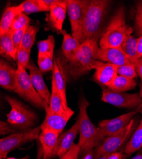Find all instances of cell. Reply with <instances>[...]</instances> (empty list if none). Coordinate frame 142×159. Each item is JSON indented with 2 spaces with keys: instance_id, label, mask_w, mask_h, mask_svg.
<instances>
[{
  "instance_id": "cell-1",
  "label": "cell",
  "mask_w": 142,
  "mask_h": 159,
  "mask_svg": "<svg viewBox=\"0 0 142 159\" xmlns=\"http://www.w3.org/2000/svg\"><path fill=\"white\" fill-rule=\"evenodd\" d=\"M89 102L84 96H81L79 102V120L80 122L79 140L78 145L80 148V155L95 149L105 139L98 127L90 120L87 114Z\"/></svg>"
},
{
  "instance_id": "cell-2",
  "label": "cell",
  "mask_w": 142,
  "mask_h": 159,
  "mask_svg": "<svg viewBox=\"0 0 142 159\" xmlns=\"http://www.w3.org/2000/svg\"><path fill=\"white\" fill-rule=\"evenodd\" d=\"M133 32V29L126 24L124 8L121 7L103 31L99 39V48H119Z\"/></svg>"
},
{
  "instance_id": "cell-3",
  "label": "cell",
  "mask_w": 142,
  "mask_h": 159,
  "mask_svg": "<svg viewBox=\"0 0 142 159\" xmlns=\"http://www.w3.org/2000/svg\"><path fill=\"white\" fill-rule=\"evenodd\" d=\"M112 2L108 0H91L82 29L80 43L86 39L99 38L103 33L101 29Z\"/></svg>"
},
{
  "instance_id": "cell-4",
  "label": "cell",
  "mask_w": 142,
  "mask_h": 159,
  "mask_svg": "<svg viewBox=\"0 0 142 159\" xmlns=\"http://www.w3.org/2000/svg\"><path fill=\"white\" fill-rule=\"evenodd\" d=\"M99 38L86 39L76 52L74 57L67 61L66 71L71 78L77 79L93 70L92 64L95 60V52L99 48Z\"/></svg>"
},
{
  "instance_id": "cell-5",
  "label": "cell",
  "mask_w": 142,
  "mask_h": 159,
  "mask_svg": "<svg viewBox=\"0 0 142 159\" xmlns=\"http://www.w3.org/2000/svg\"><path fill=\"white\" fill-rule=\"evenodd\" d=\"M138 124V118H133L124 128L116 132L115 134L107 137L94 149L95 159H98L103 155L118 152L121 151V149L123 150Z\"/></svg>"
},
{
  "instance_id": "cell-6",
  "label": "cell",
  "mask_w": 142,
  "mask_h": 159,
  "mask_svg": "<svg viewBox=\"0 0 142 159\" xmlns=\"http://www.w3.org/2000/svg\"><path fill=\"white\" fill-rule=\"evenodd\" d=\"M5 99L11 107L7 115L8 123L21 130L31 129L35 125L38 117L33 111L14 98L5 96Z\"/></svg>"
},
{
  "instance_id": "cell-7",
  "label": "cell",
  "mask_w": 142,
  "mask_h": 159,
  "mask_svg": "<svg viewBox=\"0 0 142 159\" xmlns=\"http://www.w3.org/2000/svg\"><path fill=\"white\" fill-rule=\"evenodd\" d=\"M41 126L14 132L0 139V159H6L7 155L22 145L39 139Z\"/></svg>"
},
{
  "instance_id": "cell-8",
  "label": "cell",
  "mask_w": 142,
  "mask_h": 159,
  "mask_svg": "<svg viewBox=\"0 0 142 159\" xmlns=\"http://www.w3.org/2000/svg\"><path fill=\"white\" fill-rule=\"evenodd\" d=\"M17 89L16 93L37 108L45 110V106L47 104L35 90L26 70L17 64Z\"/></svg>"
},
{
  "instance_id": "cell-9",
  "label": "cell",
  "mask_w": 142,
  "mask_h": 159,
  "mask_svg": "<svg viewBox=\"0 0 142 159\" xmlns=\"http://www.w3.org/2000/svg\"><path fill=\"white\" fill-rule=\"evenodd\" d=\"M67 12L70 22L72 36L80 42L83 25L88 7L89 0H66Z\"/></svg>"
},
{
  "instance_id": "cell-10",
  "label": "cell",
  "mask_w": 142,
  "mask_h": 159,
  "mask_svg": "<svg viewBox=\"0 0 142 159\" xmlns=\"http://www.w3.org/2000/svg\"><path fill=\"white\" fill-rule=\"evenodd\" d=\"M101 101L118 108L136 109L141 101L139 94H127L102 87Z\"/></svg>"
},
{
  "instance_id": "cell-11",
  "label": "cell",
  "mask_w": 142,
  "mask_h": 159,
  "mask_svg": "<svg viewBox=\"0 0 142 159\" xmlns=\"http://www.w3.org/2000/svg\"><path fill=\"white\" fill-rule=\"evenodd\" d=\"M45 116L41 126V130L50 129L61 134L70 119L74 114V111L70 108L63 113H56L52 111L47 104L45 108Z\"/></svg>"
},
{
  "instance_id": "cell-12",
  "label": "cell",
  "mask_w": 142,
  "mask_h": 159,
  "mask_svg": "<svg viewBox=\"0 0 142 159\" xmlns=\"http://www.w3.org/2000/svg\"><path fill=\"white\" fill-rule=\"evenodd\" d=\"M118 67L112 64L94 60L92 64L93 70H95L93 78L98 84L108 87L118 76Z\"/></svg>"
},
{
  "instance_id": "cell-13",
  "label": "cell",
  "mask_w": 142,
  "mask_h": 159,
  "mask_svg": "<svg viewBox=\"0 0 142 159\" xmlns=\"http://www.w3.org/2000/svg\"><path fill=\"white\" fill-rule=\"evenodd\" d=\"M137 113L132 111L116 118L102 120L99 123L98 128L105 138L120 131L130 123Z\"/></svg>"
},
{
  "instance_id": "cell-14",
  "label": "cell",
  "mask_w": 142,
  "mask_h": 159,
  "mask_svg": "<svg viewBox=\"0 0 142 159\" xmlns=\"http://www.w3.org/2000/svg\"><path fill=\"white\" fill-rule=\"evenodd\" d=\"M95 60L104 61L117 66L131 63L121 47L119 48H98L94 56Z\"/></svg>"
},
{
  "instance_id": "cell-15",
  "label": "cell",
  "mask_w": 142,
  "mask_h": 159,
  "mask_svg": "<svg viewBox=\"0 0 142 159\" xmlns=\"http://www.w3.org/2000/svg\"><path fill=\"white\" fill-rule=\"evenodd\" d=\"M79 129L80 122L78 118L70 129L59 135L55 150V156L60 158L71 149L76 137L79 134Z\"/></svg>"
},
{
  "instance_id": "cell-16",
  "label": "cell",
  "mask_w": 142,
  "mask_h": 159,
  "mask_svg": "<svg viewBox=\"0 0 142 159\" xmlns=\"http://www.w3.org/2000/svg\"><path fill=\"white\" fill-rule=\"evenodd\" d=\"M0 85L3 89L15 92L17 89V69L3 59L0 61Z\"/></svg>"
},
{
  "instance_id": "cell-17",
  "label": "cell",
  "mask_w": 142,
  "mask_h": 159,
  "mask_svg": "<svg viewBox=\"0 0 142 159\" xmlns=\"http://www.w3.org/2000/svg\"><path fill=\"white\" fill-rule=\"evenodd\" d=\"M60 134L59 132L50 129L41 130L38 141L42 148V159H51L55 156V150Z\"/></svg>"
},
{
  "instance_id": "cell-18",
  "label": "cell",
  "mask_w": 142,
  "mask_h": 159,
  "mask_svg": "<svg viewBox=\"0 0 142 159\" xmlns=\"http://www.w3.org/2000/svg\"><path fill=\"white\" fill-rule=\"evenodd\" d=\"M28 70L30 71V77L33 87L38 94L45 100L48 105H49L51 92H50L44 81L42 72L36 67V66H35L33 62H30Z\"/></svg>"
},
{
  "instance_id": "cell-19",
  "label": "cell",
  "mask_w": 142,
  "mask_h": 159,
  "mask_svg": "<svg viewBox=\"0 0 142 159\" xmlns=\"http://www.w3.org/2000/svg\"><path fill=\"white\" fill-rule=\"evenodd\" d=\"M67 13L66 0H57L50 8L48 22L55 30L61 32Z\"/></svg>"
},
{
  "instance_id": "cell-20",
  "label": "cell",
  "mask_w": 142,
  "mask_h": 159,
  "mask_svg": "<svg viewBox=\"0 0 142 159\" xmlns=\"http://www.w3.org/2000/svg\"><path fill=\"white\" fill-rule=\"evenodd\" d=\"M60 33L63 36L61 49L66 61H68L74 57L76 52H78L81 43L78 39L75 38L66 30H62Z\"/></svg>"
},
{
  "instance_id": "cell-21",
  "label": "cell",
  "mask_w": 142,
  "mask_h": 159,
  "mask_svg": "<svg viewBox=\"0 0 142 159\" xmlns=\"http://www.w3.org/2000/svg\"><path fill=\"white\" fill-rule=\"evenodd\" d=\"M52 78L54 79L57 89L62 99L64 107L66 110H69L70 108L68 107L66 94V78H64L60 63L56 60L54 61V70Z\"/></svg>"
},
{
  "instance_id": "cell-22",
  "label": "cell",
  "mask_w": 142,
  "mask_h": 159,
  "mask_svg": "<svg viewBox=\"0 0 142 159\" xmlns=\"http://www.w3.org/2000/svg\"><path fill=\"white\" fill-rule=\"evenodd\" d=\"M12 33L13 31L10 30L3 35H0V52L2 56L16 61L17 50L13 42Z\"/></svg>"
},
{
  "instance_id": "cell-23",
  "label": "cell",
  "mask_w": 142,
  "mask_h": 159,
  "mask_svg": "<svg viewBox=\"0 0 142 159\" xmlns=\"http://www.w3.org/2000/svg\"><path fill=\"white\" fill-rule=\"evenodd\" d=\"M22 12L20 5L7 7L2 15L0 22V35H3L10 30L16 16Z\"/></svg>"
},
{
  "instance_id": "cell-24",
  "label": "cell",
  "mask_w": 142,
  "mask_h": 159,
  "mask_svg": "<svg viewBox=\"0 0 142 159\" xmlns=\"http://www.w3.org/2000/svg\"><path fill=\"white\" fill-rule=\"evenodd\" d=\"M142 147V120L133 132L130 139L124 147L123 151L125 154L130 156L140 150Z\"/></svg>"
},
{
  "instance_id": "cell-25",
  "label": "cell",
  "mask_w": 142,
  "mask_h": 159,
  "mask_svg": "<svg viewBox=\"0 0 142 159\" xmlns=\"http://www.w3.org/2000/svg\"><path fill=\"white\" fill-rule=\"evenodd\" d=\"M48 106L50 110L56 113H63L68 110L64 107L62 99L57 89L55 82L53 78H52L51 84L50 101Z\"/></svg>"
},
{
  "instance_id": "cell-26",
  "label": "cell",
  "mask_w": 142,
  "mask_h": 159,
  "mask_svg": "<svg viewBox=\"0 0 142 159\" xmlns=\"http://www.w3.org/2000/svg\"><path fill=\"white\" fill-rule=\"evenodd\" d=\"M136 85L137 84L135 79L118 75L112 84L107 88L115 92H124L133 89Z\"/></svg>"
},
{
  "instance_id": "cell-27",
  "label": "cell",
  "mask_w": 142,
  "mask_h": 159,
  "mask_svg": "<svg viewBox=\"0 0 142 159\" xmlns=\"http://www.w3.org/2000/svg\"><path fill=\"white\" fill-rule=\"evenodd\" d=\"M19 5L22 12L26 15L37 12L50 11V9L45 4L44 0H26Z\"/></svg>"
},
{
  "instance_id": "cell-28",
  "label": "cell",
  "mask_w": 142,
  "mask_h": 159,
  "mask_svg": "<svg viewBox=\"0 0 142 159\" xmlns=\"http://www.w3.org/2000/svg\"><path fill=\"white\" fill-rule=\"evenodd\" d=\"M121 48L130 62L135 64L138 59L137 54V39L132 36V34L130 35L125 39Z\"/></svg>"
},
{
  "instance_id": "cell-29",
  "label": "cell",
  "mask_w": 142,
  "mask_h": 159,
  "mask_svg": "<svg viewBox=\"0 0 142 159\" xmlns=\"http://www.w3.org/2000/svg\"><path fill=\"white\" fill-rule=\"evenodd\" d=\"M55 39L53 35L48 36V38L38 42V54L54 57V51L55 48Z\"/></svg>"
},
{
  "instance_id": "cell-30",
  "label": "cell",
  "mask_w": 142,
  "mask_h": 159,
  "mask_svg": "<svg viewBox=\"0 0 142 159\" xmlns=\"http://www.w3.org/2000/svg\"><path fill=\"white\" fill-rule=\"evenodd\" d=\"M39 28L36 26L29 25L24 33L21 47L31 51L35 42L36 34Z\"/></svg>"
},
{
  "instance_id": "cell-31",
  "label": "cell",
  "mask_w": 142,
  "mask_h": 159,
  "mask_svg": "<svg viewBox=\"0 0 142 159\" xmlns=\"http://www.w3.org/2000/svg\"><path fill=\"white\" fill-rule=\"evenodd\" d=\"M37 63L38 68L42 73H47L54 70L53 57L50 56L38 54Z\"/></svg>"
},
{
  "instance_id": "cell-32",
  "label": "cell",
  "mask_w": 142,
  "mask_h": 159,
  "mask_svg": "<svg viewBox=\"0 0 142 159\" xmlns=\"http://www.w3.org/2000/svg\"><path fill=\"white\" fill-rule=\"evenodd\" d=\"M30 21L31 19L28 16V15L25 14L24 13H21V14L16 16L14 22H13L11 26V30L13 31H14L17 30L26 29L30 25L29 24Z\"/></svg>"
},
{
  "instance_id": "cell-33",
  "label": "cell",
  "mask_w": 142,
  "mask_h": 159,
  "mask_svg": "<svg viewBox=\"0 0 142 159\" xmlns=\"http://www.w3.org/2000/svg\"><path fill=\"white\" fill-rule=\"evenodd\" d=\"M30 53L31 51L28 50L22 47H20L17 54L16 61L17 62V64L20 65L25 70L28 69L30 64Z\"/></svg>"
},
{
  "instance_id": "cell-34",
  "label": "cell",
  "mask_w": 142,
  "mask_h": 159,
  "mask_svg": "<svg viewBox=\"0 0 142 159\" xmlns=\"http://www.w3.org/2000/svg\"><path fill=\"white\" fill-rule=\"evenodd\" d=\"M118 75L129 78L135 79L137 77V73L135 69V64L130 63L124 64L118 67Z\"/></svg>"
},
{
  "instance_id": "cell-35",
  "label": "cell",
  "mask_w": 142,
  "mask_h": 159,
  "mask_svg": "<svg viewBox=\"0 0 142 159\" xmlns=\"http://www.w3.org/2000/svg\"><path fill=\"white\" fill-rule=\"evenodd\" d=\"M26 29H23V30H20L13 31V33H12L13 42H14V44L15 47H16V50H17V52L21 45L22 39H23L24 33H25Z\"/></svg>"
},
{
  "instance_id": "cell-36",
  "label": "cell",
  "mask_w": 142,
  "mask_h": 159,
  "mask_svg": "<svg viewBox=\"0 0 142 159\" xmlns=\"http://www.w3.org/2000/svg\"><path fill=\"white\" fill-rule=\"evenodd\" d=\"M80 153V148L79 146L74 144L71 149L59 159H79Z\"/></svg>"
},
{
  "instance_id": "cell-37",
  "label": "cell",
  "mask_w": 142,
  "mask_h": 159,
  "mask_svg": "<svg viewBox=\"0 0 142 159\" xmlns=\"http://www.w3.org/2000/svg\"><path fill=\"white\" fill-rule=\"evenodd\" d=\"M16 130L12 127V126L8 122L1 121L0 122V134L1 135H6L9 134H13L12 132H15Z\"/></svg>"
},
{
  "instance_id": "cell-38",
  "label": "cell",
  "mask_w": 142,
  "mask_h": 159,
  "mask_svg": "<svg viewBox=\"0 0 142 159\" xmlns=\"http://www.w3.org/2000/svg\"><path fill=\"white\" fill-rule=\"evenodd\" d=\"M135 23L136 25L142 24V2L139 3L136 7Z\"/></svg>"
},
{
  "instance_id": "cell-39",
  "label": "cell",
  "mask_w": 142,
  "mask_h": 159,
  "mask_svg": "<svg viewBox=\"0 0 142 159\" xmlns=\"http://www.w3.org/2000/svg\"><path fill=\"white\" fill-rule=\"evenodd\" d=\"M128 156L124 153L123 150L110 154L107 159H126Z\"/></svg>"
},
{
  "instance_id": "cell-40",
  "label": "cell",
  "mask_w": 142,
  "mask_h": 159,
  "mask_svg": "<svg viewBox=\"0 0 142 159\" xmlns=\"http://www.w3.org/2000/svg\"><path fill=\"white\" fill-rule=\"evenodd\" d=\"M135 69L137 74L142 80V57L138 59L135 63Z\"/></svg>"
},
{
  "instance_id": "cell-41",
  "label": "cell",
  "mask_w": 142,
  "mask_h": 159,
  "mask_svg": "<svg viewBox=\"0 0 142 159\" xmlns=\"http://www.w3.org/2000/svg\"><path fill=\"white\" fill-rule=\"evenodd\" d=\"M82 157L81 159H95V150H91L80 155Z\"/></svg>"
},
{
  "instance_id": "cell-42",
  "label": "cell",
  "mask_w": 142,
  "mask_h": 159,
  "mask_svg": "<svg viewBox=\"0 0 142 159\" xmlns=\"http://www.w3.org/2000/svg\"><path fill=\"white\" fill-rule=\"evenodd\" d=\"M137 54L138 59L142 57V35L137 39Z\"/></svg>"
},
{
  "instance_id": "cell-43",
  "label": "cell",
  "mask_w": 142,
  "mask_h": 159,
  "mask_svg": "<svg viewBox=\"0 0 142 159\" xmlns=\"http://www.w3.org/2000/svg\"><path fill=\"white\" fill-rule=\"evenodd\" d=\"M38 153H37V158L36 159H42L43 158V151L42 148L40 143H38Z\"/></svg>"
},
{
  "instance_id": "cell-44",
  "label": "cell",
  "mask_w": 142,
  "mask_h": 159,
  "mask_svg": "<svg viewBox=\"0 0 142 159\" xmlns=\"http://www.w3.org/2000/svg\"><path fill=\"white\" fill-rule=\"evenodd\" d=\"M136 29L137 34L140 35V36H141L142 35V24L136 25Z\"/></svg>"
},
{
  "instance_id": "cell-45",
  "label": "cell",
  "mask_w": 142,
  "mask_h": 159,
  "mask_svg": "<svg viewBox=\"0 0 142 159\" xmlns=\"http://www.w3.org/2000/svg\"><path fill=\"white\" fill-rule=\"evenodd\" d=\"M135 111L136 113H140L142 114V98H141V101L140 103V104L138 106V107L135 109Z\"/></svg>"
},
{
  "instance_id": "cell-46",
  "label": "cell",
  "mask_w": 142,
  "mask_h": 159,
  "mask_svg": "<svg viewBox=\"0 0 142 159\" xmlns=\"http://www.w3.org/2000/svg\"><path fill=\"white\" fill-rule=\"evenodd\" d=\"M131 159H142V149Z\"/></svg>"
},
{
  "instance_id": "cell-47",
  "label": "cell",
  "mask_w": 142,
  "mask_h": 159,
  "mask_svg": "<svg viewBox=\"0 0 142 159\" xmlns=\"http://www.w3.org/2000/svg\"><path fill=\"white\" fill-rule=\"evenodd\" d=\"M139 96L141 98H142V81L140 84V90H139Z\"/></svg>"
},
{
  "instance_id": "cell-48",
  "label": "cell",
  "mask_w": 142,
  "mask_h": 159,
  "mask_svg": "<svg viewBox=\"0 0 142 159\" xmlns=\"http://www.w3.org/2000/svg\"><path fill=\"white\" fill-rule=\"evenodd\" d=\"M30 157L28 155H26L25 157H23V158H14V157H8L6 159H29Z\"/></svg>"
},
{
  "instance_id": "cell-49",
  "label": "cell",
  "mask_w": 142,
  "mask_h": 159,
  "mask_svg": "<svg viewBox=\"0 0 142 159\" xmlns=\"http://www.w3.org/2000/svg\"><path fill=\"white\" fill-rule=\"evenodd\" d=\"M110 155V154H107V155H103L101 157H100L99 158H98V159H107L108 157Z\"/></svg>"
},
{
  "instance_id": "cell-50",
  "label": "cell",
  "mask_w": 142,
  "mask_h": 159,
  "mask_svg": "<svg viewBox=\"0 0 142 159\" xmlns=\"http://www.w3.org/2000/svg\"><path fill=\"white\" fill-rule=\"evenodd\" d=\"M141 148H142V147H141Z\"/></svg>"
}]
</instances>
